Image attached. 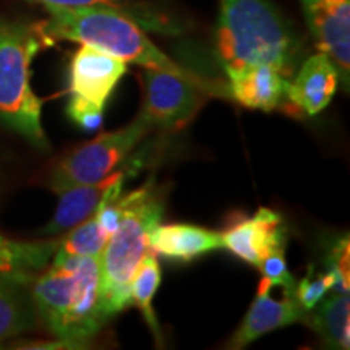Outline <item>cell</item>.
Returning a JSON list of instances; mask_svg holds the SVG:
<instances>
[{
    "label": "cell",
    "mask_w": 350,
    "mask_h": 350,
    "mask_svg": "<svg viewBox=\"0 0 350 350\" xmlns=\"http://www.w3.org/2000/svg\"><path fill=\"white\" fill-rule=\"evenodd\" d=\"M31 282L23 278H0V342L38 325Z\"/></svg>",
    "instance_id": "2e32d148"
},
{
    "label": "cell",
    "mask_w": 350,
    "mask_h": 350,
    "mask_svg": "<svg viewBox=\"0 0 350 350\" xmlns=\"http://www.w3.org/2000/svg\"><path fill=\"white\" fill-rule=\"evenodd\" d=\"M350 248H349V235L336 240L334 243L327 248L325 258V271L331 274L332 287L334 294H349L350 291Z\"/></svg>",
    "instance_id": "7402d4cb"
},
{
    "label": "cell",
    "mask_w": 350,
    "mask_h": 350,
    "mask_svg": "<svg viewBox=\"0 0 350 350\" xmlns=\"http://www.w3.org/2000/svg\"><path fill=\"white\" fill-rule=\"evenodd\" d=\"M109 239L111 235L100 227L98 209H96L90 217L68 230L62 242L57 245L54 255L99 258Z\"/></svg>",
    "instance_id": "44dd1931"
},
{
    "label": "cell",
    "mask_w": 350,
    "mask_h": 350,
    "mask_svg": "<svg viewBox=\"0 0 350 350\" xmlns=\"http://www.w3.org/2000/svg\"><path fill=\"white\" fill-rule=\"evenodd\" d=\"M331 287V274L326 271H318L313 265H310L304 279L295 284V299L305 312H310L323 300Z\"/></svg>",
    "instance_id": "603a6c76"
},
{
    "label": "cell",
    "mask_w": 350,
    "mask_h": 350,
    "mask_svg": "<svg viewBox=\"0 0 350 350\" xmlns=\"http://www.w3.org/2000/svg\"><path fill=\"white\" fill-rule=\"evenodd\" d=\"M340 78L336 65L325 52L305 60L292 81L286 85V98L301 112L317 116L329 106Z\"/></svg>",
    "instance_id": "4fadbf2b"
},
{
    "label": "cell",
    "mask_w": 350,
    "mask_h": 350,
    "mask_svg": "<svg viewBox=\"0 0 350 350\" xmlns=\"http://www.w3.org/2000/svg\"><path fill=\"white\" fill-rule=\"evenodd\" d=\"M125 73L124 60L81 44L70 62L67 113L73 124L85 130L98 129L107 99Z\"/></svg>",
    "instance_id": "52a82bcc"
},
{
    "label": "cell",
    "mask_w": 350,
    "mask_h": 350,
    "mask_svg": "<svg viewBox=\"0 0 350 350\" xmlns=\"http://www.w3.org/2000/svg\"><path fill=\"white\" fill-rule=\"evenodd\" d=\"M49 20L42 21L44 31L52 41L64 39L91 46L124 62L156 68L174 75L190 78L200 83H209L174 62L159 51L144 33L143 26L117 10L94 7H54L46 5Z\"/></svg>",
    "instance_id": "3957f363"
},
{
    "label": "cell",
    "mask_w": 350,
    "mask_h": 350,
    "mask_svg": "<svg viewBox=\"0 0 350 350\" xmlns=\"http://www.w3.org/2000/svg\"><path fill=\"white\" fill-rule=\"evenodd\" d=\"M222 237V248L258 268L260 262L278 248H286L287 232L281 214L260 208L252 217L230 227Z\"/></svg>",
    "instance_id": "30bf717a"
},
{
    "label": "cell",
    "mask_w": 350,
    "mask_h": 350,
    "mask_svg": "<svg viewBox=\"0 0 350 350\" xmlns=\"http://www.w3.org/2000/svg\"><path fill=\"white\" fill-rule=\"evenodd\" d=\"M143 113L154 125L177 130L190 124L203 104V93H217L211 83H200L156 68L143 72Z\"/></svg>",
    "instance_id": "ba28073f"
},
{
    "label": "cell",
    "mask_w": 350,
    "mask_h": 350,
    "mask_svg": "<svg viewBox=\"0 0 350 350\" xmlns=\"http://www.w3.org/2000/svg\"><path fill=\"white\" fill-rule=\"evenodd\" d=\"M54 41L42 23L0 16V124L41 151H49L42 129V103L31 88V62Z\"/></svg>",
    "instance_id": "5b68a950"
},
{
    "label": "cell",
    "mask_w": 350,
    "mask_h": 350,
    "mask_svg": "<svg viewBox=\"0 0 350 350\" xmlns=\"http://www.w3.org/2000/svg\"><path fill=\"white\" fill-rule=\"evenodd\" d=\"M161 284V266L157 261L154 252H148L142 260V265L133 275L130 286V301L142 312L144 321L150 327L156 342H163V332H161L159 323H157L152 300Z\"/></svg>",
    "instance_id": "d6986e66"
},
{
    "label": "cell",
    "mask_w": 350,
    "mask_h": 350,
    "mask_svg": "<svg viewBox=\"0 0 350 350\" xmlns=\"http://www.w3.org/2000/svg\"><path fill=\"white\" fill-rule=\"evenodd\" d=\"M286 248H278V250L271 252L258 266V269L262 273V278L268 279L273 287H282L284 295H295V278L292 275L287 268L286 255H284Z\"/></svg>",
    "instance_id": "cb8c5ba5"
},
{
    "label": "cell",
    "mask_w": 350,
    "mask_h": 350,
    "mask_svg": "<svg viewBox=\"0 0 350 350\" xmlns=\"http://www.w3.org/2000/svg\"><path fill=\"white\" fill-rule=\"evenodd\" d=\"M271 288L273 286L268 279L262 278L256 299L245 314L242 325L227 342V349H243L268 332L304 323L306 312L299 305L295 295H284L282 300H274Z\"/></svg>",
    "instance_id": "7c38bea8"
},
{
    "label": "cell",
    "mask_w": 350,
    "mask_h": 350,
    "mask_svg": "<svg viewBox=\"0 0 350 350\" xmlns=\"http://www.w3.org/2000/svg\"><path fill=\"white\" fill-rule=\"evenodd\" d=\"M59 242H15L0 235V278L33 281L49 265Z\"/></svg>",
    "instance_id": "ac0fdd59"
},
{
    "label": "cell",
    "mask_w": 350,
    "mask_h": 350,
    "mask_svg": "<svg viewBox=\"0 0 350 350\" xmlns=\"http://www.w3.org/2000/svg\"><path fill=\"white\" fill-rule=\"evenodd\" d=\"M133 174L131 167L117 169L103 180L86 185H73L55 191L59 196L54 216L41 230L44 235H54L70 230L93 214L109 196L120 195L126 175Z\"/></svg>",
    "instance_id": "8fae6325"
},
{
    "label": "cell",
    "mask_w": 350,
    "mask_h": 350,
    "mask_svg": "<svg viewBox=\"0 0 350 350\" xmlns=\"http://www.w3.org/2000/svg\"><path fill=\"white\" fill-rule=\"evenodd\" d=\"M217 57L229 80L258 64L288 78L299 59V41L271 0H219Z\"/></svg>",
    "instance_id": "7a4b0ae2"
},
{
    "label": "cell",
    "mask_w": 350,
    "mask_h": 350,
    "mask_svg": "<svg viewBox=\"0 0 350 350\" xmlns=\"http://www.w3.org/2000/svg\"><path fill=\"white\" fill-rule=\"evenodd\" d=\"M286 78L278 68L268 64H258L242 70L229 80V93L240 106L255 111L271 112L286 98Z\"/></svg>",
    "instance_id": "9a60e30c"
},
{
    "label": "cell",
    "mask_w": 350,
    "mask_h": 350,
    "mask_svg": "<svg viewBox=\"0 0 350 350\" xmlns=\"http://www.w3.org/2000/svg\"><path fill=\"white\" fill-rule=\"evenodd\" d=\"M119 201L120 224L99 256V292L107 321L131 305L130 286L150 248V235L164 214V196L154 178Z\"/></svg>",
    "instance_id": "277c9868"
},
{
    "label": "cell",
    "mask_w": 350,
    "mask_h": 350,
    "mask_svg": "<svg viewBox=\"0 0 350 350\" xmlns=\"http://www.w3.org/2000/svg\"><path fill=\"white\" fill-rule=\"evenodd\" d=\"M33 2L42 3L54 7H68V8H80V7H94V8H109V10H117L124 15L130 16L144 29H152L159 33H177V26L170 21L167 16L161 15L156 10H152L144 3H135L129 0H33Z\"/></svg>",
    "instance_id": "ffe728a7"
},
{
    "label": "cell",
    "mask_w": 350,
    "mask_h": 350,
    "mask_svg": "<svg viewBox=\"0 0 350 350\" xmlns=\"http://www.w3.org/2000/svg\"><path fill=\"white\" fill-rule=\"evenodd\" d=\"M151 129L150 119L139 112L130 125L83 144L55 165L49 177V188L55 193L67 187L103 180L129 159Z\"/></svg>",
    "instance_id": "8992f818"
},
{
    "label": "cell",
    "mask_w": 350,
    "mask_h": 350,
    "mask_svg": "<svg viewBox=\"0 0 350 350\" xmlns=\"http://www.w3.org/2000/svg\"><path fill=\"white\" fill-rule=\"evenodd\" d=\"M318 49L329 57L345 90L350 83V0H300Z\"/></svg>",
    "instance_id": "9c48e42d"
},
{
    "label": "cell",
    "mask_w": 350,
    "mask_h": 350,
    "mask_svg": "<svg viewBox=\"0 0 350 350\" xmlns=\"http://www.w3.org/2000/svg\"><path fill=\"white\" fill-rule=\"evenodd\" d=\"M38 318L55 339L83 347L107 325L99 292V258L52 256L51 266L33 279Z\"/></svg>",
    "instance_id": "6da1fadb"
},
{
    "label": "cell",
    "mask_w": 350,
    "mask_h": 350,
    "mask_svg": "<svg viewBox=\"0 0 350 350\" xmlns=\"http://www.w3.org/2000/svg\"><path fill=\"white\" fill-rule=\"evenodd\" d=\"M329 349L347 350L350 347V299L349 294H332L306 312L304 319Z\"/></svg>",
    "instance_id": "e0dca14e"
},
{
    "label": "cell",
    "mask_w": 350,
    "mask_h": 350,
    "mask_svg": "<svg viewBox=\"0 0 350 350\" xmlns=\"http://www.w3.org/2000/svg\"><path fill=\"white\" fill-rule=\"evenodd\" d=\"M150 248L169 260L191 261L209 252L221 250L219 232L193 224H157L150 235Z\"/></svg>",
    "instance_id": "5bb4252c"
}]
</instances>
